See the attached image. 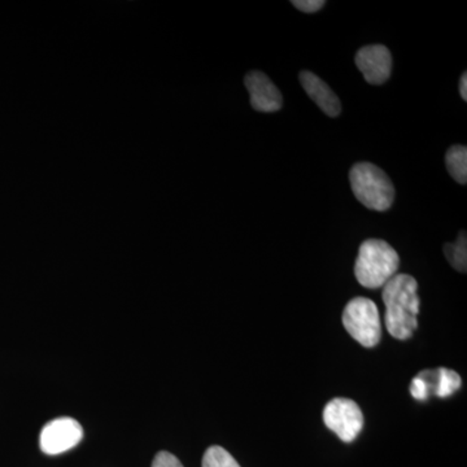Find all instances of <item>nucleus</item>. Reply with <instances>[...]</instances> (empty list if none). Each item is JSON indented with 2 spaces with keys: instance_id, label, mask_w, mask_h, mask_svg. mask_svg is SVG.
<instances>
[{
  "instance_id": "nucleus-17",
  "label": "nucleus",
  "mask_w": 467,
  "mask_h": 467,
  "mask_svg": "<svg viewBox=\"0 0 467 467\" xmlns=\"http://www.w3.org/2000/svg\"><path fill=\"white\" fill-rule=\"evenodd\" d=\"M460 94L462 97L463 100H467V75L463 73V76L461 77L460 81Z\"/></svg>"
},
{
  "instance_id": "nucleus-12",
  "label": "nucleus",
  "mask_w": 467,
  "mask_h": 467,
  "mask_svg": "<svg viewBox=\"0 0 467 467\" xmlns=\"http://www.w3.org/2000/svg\"><path fill=\"white\" fill-rule=\"evenodd\" d=\"M444 254L447 256L448 261H450L451 265L454 267V269L459 270L461 273H466L467 267V241H466V233H460L459 239H457L456 243L451 244V243H447L444 245Z\"/></svg>"
},
{
  "instance_id": "nucleus-10",
  "label": "nucleus",
  "mask_w": 467,
  "mask_h": 467,
  "mask_svg": "<svg viewBox=\"0 0 467 467\" xmlns=\"http://www.w3.org/2000/svg\"><path fill=\"white\" fill-rule=\"evenodd\" d=\"M445 164L456 182L467 183V149L465 146L451 147L445 155Z\"/></svg>"
},
{
  "instance_id": "nucleus-5",
  "label": "nucleus",
  "mask_w": 467,
  "mask_h": 467,
  "mask_svg": "<svg viewBox=\"0 0 467 467\" xmlns=\"http://www.w3.org/2000/svg\"><path fill=\"white\" fill-rule=\"evenodd\" d=\"M324 422L340 441L352 442L364 427V414L355 401L337 398L326 405Z\"/></svg>"
},
{
  "instance_id": "nucleus-13",
  "label": "nucleus",
  "mask_w": 467,
  "mask_h": 467,
  "mask_svg": "<svg viewBox=\"0 0 467 467\" xmlns=\"http://www.w3.org/2000/svg\"><path fill=\"white\" fill-rule=\"evenodd\" d=\"M202 467H241L232 454L223 447L213 445L208 448L202 457Z\"/></svg>"
},
{
  "instance_id": "nucleus-7",
  "label": "nucleus",
  "mask_w": 467,
  "mask_h": 467,
  "mask_svg": "<svg viewBox=\"0 0 467 467\" xmlns=\"http://www.w3.org/2000/svg\"><path fill=\"white\" fill-rule=\"evenodd\" d=\"M355 60L368 84L382 85L391 76L392 57L386 46H365L356 54Z\"/></svg>"
},
{
  "instance_id": "nucleus-8",
  "label": "nucleus",
  "mask_w": 467,
  "mask_h": 467,
  "mask_svg": "<svg viewBox=\"0 0 467 467\" xmlns=\"http://www.w3.org/2000/svg\"><path fill=\"white\" fill-rule=\"evenodd\" d=\"M245 88L250 92L251 106L257 112L273 113L282 109L284 98L269 77L261 72H250L245 76Z\"/></svg>"
},
{
  "instance_id": "nucleus-1",
  "label": "nucleus",
  "mask_w": 467,
  "mask_h": 467,
  "mask_svg": "<svg viewBox=\"0 0 467 467\" xmlns=\"http://www.w3.org/2000/svg\"><path fill=\"white\" fill-rule=\"evenodd\" d=\"M416 279L408 275H396L383 285L386 306V327L395 339H410L418 327L420 300Z\"/></svg>"
},
{
  "instance_id": "nucleus-14",
  "label": "nucleus",
  "mask_w": 467,
  "mask_h": 467,
  "mask_svg": "<svg viewBox=\"0 0 467 467\" xmlns=\"http://www.w3.org/2000/svg\"><path fill=\"white\" fill-rule=\"evenodd\" d=\"M410 393L417 400H426L429 398L430 383L422 376L414 378L410 384Z\"/></svg>"
},
{
  "instance_id": "nucleus-9",
  "label": "nucleus",
  "mask_w": 467,
  "mask_h": 467,
  "mask_svg": "<svg viewBox=\"0 0 467 467\" xmlns=\"http://www.w3.org/2000/svg\"><path fill=\"white\" fill-rule=\"evenodd\" d=\"M301 86L309 95L310 99L324 110L326 115L337 117L342 112V104L335 92L328 88L326 82L322 81L318 76L313 75L308 70H303L299 76Z\"/></svg>"
},
{
  "instance_id": "nucleus-2",
  "label": "nucleus",
  "mask_w": 467,
  "mask_h": 467,
  "mask_svg": "<svg viewBox=\"0 0 467 467\" xmlns=\"http://www.w3.org/2000/svg\"><path fill=\"white\" fill-rule=\"evenodd\" d=\"M400 257L389 243L368 239L362 243L356 260L355 275L362 287L377 290L398 275Z\"/></svg>"
},
{
  "instance_id": "nucleus-6",
  "label": "nucleus",
  "mask_w": 467,
  "mask_h": 467,
  "mask_svg": "<svg viewBox=\"0 0 467 467\" xmlns=\"http://www.w3.org/2000/svg\"><path fill=\"white\" fill-rule=\"evenodd\" d=\"M84 438V429L76 420L69 417L57 418L43 427L41 450L46 454L64 453L72 450Z\"/></svg>"
},
{
  "instance_id": "nucleus-4",
  "label": "nucleus",
  "mask_w": 467,
  "mask_h": 467,
  "mask_svg": "<svg viewBox=\"0 0 467 467\" xmlns=\"http://www.w3.org/2000/svg\"><path fill=\"white\" fill-rule=\"evenodd\" d=\"M343 325L347 333L365 348H373L382 337L379 310L373 300L355 297L343 312Z\"/></svg>"
},
{
  "instance_id": "nucleus-3",
  "label": "nucleus",
  "mask_w": 467,
  "mask_h": 467,
  "mask_svg": "<svg viewBox=\"0 0 467 467\" xmlns=\"http://www.w3.org/2000/svg\"><path fill=\"white\" fill-rule=\"evenodd\" d=\"M350 187L356 199L371 211L386 212L392 207L395 187L382 169L370 162H358L350 169Z\"/></svg>"
},
{
  "instance_id": "nucleus-16",
  "label": "nucleus",
  "mask_w": 467,
  "mask_h": 467,
  "mask_svg": "<svg viewBox=\"0 0 467 467\" xmlns=\"http://www.w3.org/2000/svg\"><path fill=\"white\" fill-rule=\"evenodd\" d=\"M292 5L306 14H315L325 7L326 2L324 0H294Z\"/></svg>"
},
{
  "instance_id": "nucleus-15",
  "label": "nucleus",
  "mask_w": 467,
  "mask_h": 467,
  "mask_svg": "<svg viewBox=\"0 0 467 467\" xmlns=\"http://www.w3.org/2000/svg\"><path fill=\"white\" fill-rule=\"evenodd\" d=\"M152 467H183V465L174 454L169 451H159L153 460Z\"/></svg>"
},
{
  "instance_id": "nucleus-11",
  "label": "nucleus",
  "mask_w": 467,
  "mask_h": 467,
  "mask_svg": "<svg viewBox=\"0 0 467 467\" xmlns=\"http://www.w3.org/2000/svg\"><path fill=\"white\" fill-rule=\"evenodd\" d=\"M435 393L439 398H450L454 392L459 391L462 380L456 371L441 368L436 371Z\"/></svg>"
}]
</instances>
